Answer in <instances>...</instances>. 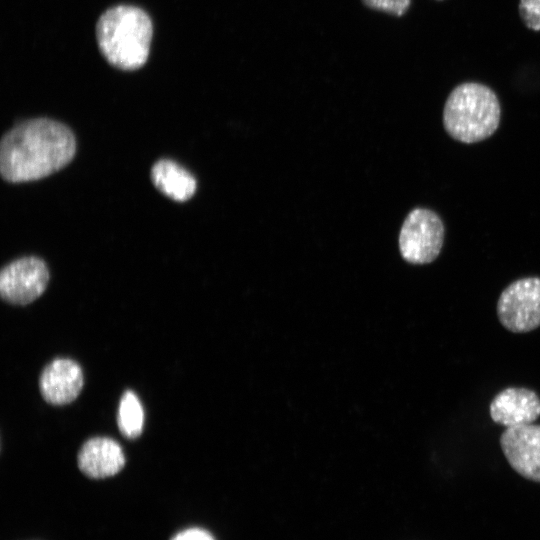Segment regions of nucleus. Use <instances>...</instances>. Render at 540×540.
<instances>
[{
	"label": "nucleus",
	"instance_id": "obj_8",
	"mask_svg": "<svg viewBox=\"0 0 540 540\" xmlns=\"http://www.w3.org/2000/svg\"><path fill=\"white\" fill-rule=\"evenodd\" d=\"M83 383V372L77 362L68 358H56L43 369L39 389L47 403L65 405L78 397Z\"/></svg>",
	"mask_w": 540,
	"mask_h": 540
},
{
	"label": "nucleus",
	"instance_id": "obj_1",
	"mask_svg": "<svg viewBox=\"0 0 540 540\" xmlns=\"http://www.w3.org/2000/svg\"><path fill=\"white\" fill-rule=\"evenodd\" d=\"M75 151V137L66 125L47 118L24 121L1 140V175L13 183L38 180L66 166Z\"/></svg>",
	"mask_w": 540,
	"mask_h": 540
},
{
	"label": "nucleus",
	"instance_id": "obj_14",
	"mask_svg": "<svg viewBox=\"0 0 540 540\" xmlns=\"http://www.w3.org/2000/svg\"><path fill=\"white\" fill-rule=\"evenodd\" d=\"M366 6L395 16H402L409 9L411 0H362Z\"/></svg>",
	"mask_w": 540,
	"mask_h": 540
},
{
	"label": "nucleus",
	"instance_id": "obj_3",
	"mask_svg": "<svg viewBox=\"0 0 540 540\" xmlns=\"http://www.w3.org/2000/svg\"><path fill=\"white\" fill-rule=\"evenodd\" d=\"M501 107L495 92L477 82H465L449 94L443 109V124L457 141L475 143L498 128Z\"/></svg>",
	"mask_w": 540,
	"mask_h": 540
},
{
	"label": "nucleus",
	"instance_id": "obj_6",
	"mask_svg": "<svg viewBox=\"0 0 540 540\" xmlns=\"http://www.w3.org/2000/svg\"><path fill=\"white\" fill-rule=\"evenodd\" d=\"M49 271L37 257H24L6 265L0 273V293L13 305H27L46 289Z\"/></svg>",
	"mask_w": 540,
	"mask_h": 540
},
{
	"label": "nucleus",
	"instance_id": "obj_7",
	"mask_svg": "<svg viewBox=\"0 0 540 540\" xmlns=\"http://www.w3.org/2000/svg\"><path fill=\"white\" fill-rule=\"evenodd\" d=\"M500 445L510 466L524 478L540 483V425L506 428Z\"/></svg>",
	"mask_w": 540,
	"mask_h": 540
},
{
	"label": "nucleus",
	"instance_id": "obj_12",
	"mask_svg": "<svg viewBox=\"0 0 540 540\" xmlns=\"http://www.w3.org/2000/svg\"><path fill=\"white\" fill-rule=\"evenodd\" d=\"M117 424L121 434L128 439H135L142 433L143 407L137 395L131 390H126L120 399Z\"/></svg>",
	"mask_w": 540,
	"mask_h": 540
},
{
	"label": "nucleus",
	"instance_id": "obj_15",
	"mask_svg": "<svg viewBox=\"0 0 540 540\" xmlns=\"http://www.w3.org/2000/svg\"><path fill=\"white\" fill-rule=\"evenodd\" d=\"M171 540H215L206 530L201 528H188L176 535Z\"/></svg>",
	"mask_w": 540,
	"mask_h": 540
},
{
	"label": "nucleus",
	"instance_id": "obj_2",
	"mask_svg": "<svg viewBox=\"0 0 540 540\" xmlns=\"http://www.w3.org/2000/svg\"><path fill=\"white\" fill-rule=\"evenodd\" d=\"M152 31L147 13L130 5L108 9L96 26L100 51L111 65L122 70H135L145 64Z\"/></svg>",
	"mask_w": 540,
	"mask_h": 540
},
{
	"label": "nucleus",
	"instance_id": "obj_4",
	"mask_svg": "<svg viewBox=\"0 0 540 540\" xmlns=\"http://www.w3.org/2000/svg\"><path fill=\"white\" fill-rule=\"evenodd\" d=\"M445 228L434 211L415 208L405 218L399 235L402 257L412 264L434 261L442 248Z\"/></svg>",
	"mask_w": 540,
	"mask_h": 540
},
{
	"label": "nucleus",
	"instance_id": "obj_10",
	"mask_svg": "<svg viewBox=\"0 0 540 540\" xmlns=\"http://www.w3.org/2000/svg\"><path fill=\"white\" fill-rule=\"evenodd\" d=\"M77 463L83 474L93 479H101L120 472L125 465V455L120 444L114 439L94 437L81 446Z\"/></svg>",
	"mask_w": 540,
	"mask_h": 540
},
{
	"label": "nucleus",
	"instance_id": "obj_5",
	"mask_svg": "<svg viewBox=\"0 0 540 540\" xmlns=\"http://www.w3.org/2000/svg\"><path fill=\"white\" fill-rule=\"evenodd\" d=\"M497 315L501 324L514 333L540 326V278H522L508 285L498 299Z\"/></svg>",
	"mask_w": 540,
	"mask_h": 540
},
{
	"label": "nucleus",
	"instance_id": "obj_11",
	"mask_svg": "<svg viewBox=\"0 0 540 540\" xmlns=\"http://www.w3.org/2000/svg\"><path fill=\"white\" fill-rule=\"evenodd\" d=\"M151 180L160 192L179 202L190 199L197 187L190 172L168 159L159 160L153 165Z\"/></svg>",
	"mask_w": 540,
	"mask_h": 540
},
{
	"label": "nucleus",
	"instance_id": "obj_9",
	"mask_svg": "<svg viewBox=\"0 0 540 540\" xmlns=\"http://www.w3.org/2000/svg\"><path fill=\"white\" fill-rule=\"evenodd\" d=\"M489 411L506 428L531 424L540 416V398L527 388L508 387L493 398Z\"/></svg>",
	"mask_w": 540,
	"mask_h": 540
},
{
	"label": "nucleus",
	"instance_id": "obj_13",
	"mask_svg": "<svg viewBox=\"0 0 540 540\" xmlns=\"http://www.w3.org/2000/svg\"><path fill=\"white\" fill-rule=\"evenodd\" d=\"M518 9L525 26L540 31V0H520Z\"/></svg>",
	"mask_w": 540,
	"mask_h": 540
}]
</instances>
